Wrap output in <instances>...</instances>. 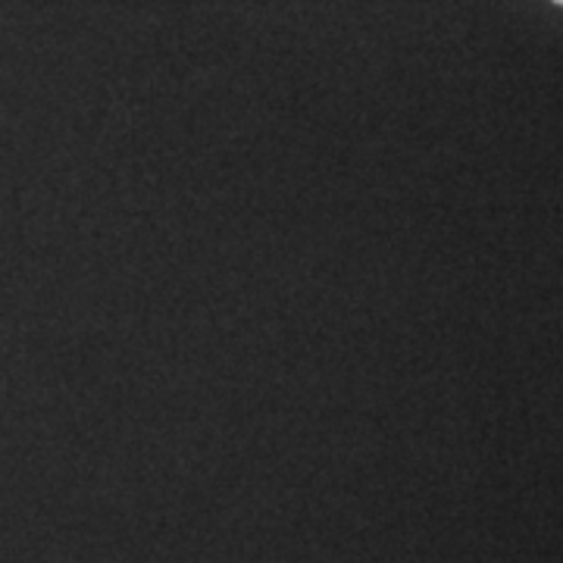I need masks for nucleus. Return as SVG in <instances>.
I'll use <instances>...</instances> for the list:
<instances>
[{"mask_svg":"<svg viewBox=\"0 0 563 563\" xmlns=\"http://www.w3.org/2000/svg\"><path fill=\"white\" fill-rule=\"evenodd\" d=\"M554 3H561V7H563V0H554Z\"/></svg>","mask_w":563,"mask_h":563,"instance_id":"1","label":"nucleus"}]
</instances>
